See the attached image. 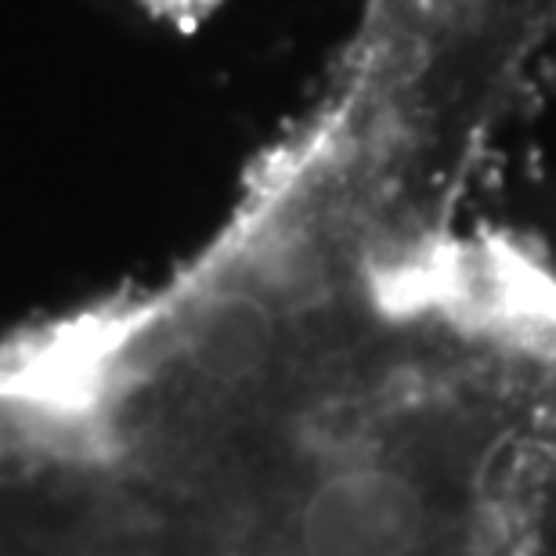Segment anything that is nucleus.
<instances>
[{"label": "nucleus", "instance_id": "1", "mask_svg": "<svg viewBox=\"0 0 556 556\" xmlns=\"http://www.w3.org/2000/svg\"><path fill=\"white\" fill-rule=\"evenodd\" d=\"M138 11H144L155 22H166L174 29H195L199 22L210 18L225 0H127Z\"/></svg>", "mask_w": 556, "mask_h": 556}]
</instances>
